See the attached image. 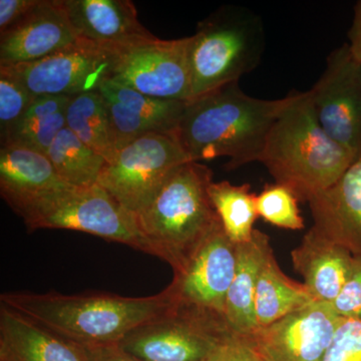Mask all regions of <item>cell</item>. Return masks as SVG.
<instances>
[{"instance_id":"6da1fadb","label":"cell","mask_w":361,"mask_h":361,"mask_svg":"<svg viewBox=\"0 0 361 361\" xmlns=\"http://www.w3.org/2000/svg\"><path fill=\"white\" fill-rule=\"evenodd\" d=\"M299 94L256 99L232 82L188 102L175 137L191 161L226 157L228 170L260 161L271 128Z\"/></svg>"},{"instance_id":"7a4b0ae2","label":"cell","mask_w":361,"mask_h":361,"mask_svg":"<svg viewBox=\"0 0 361 361\" xmlns=\"http://www.w3.org/2000/svg\"><path fill=\"white\" fill-rule=\"evenodd\" d=\"M176 299L169 285L153 296L4 293L0 303L82 345L118 344L140 325L167 310Z\"/></svg>"},{"instance_id":"3957f363","label":"cell","mask_w":361,"mask_h":361,"mask_svg":"<svg viewBox=\"0 0 361 361\" xmlns=\"http://www.w3.org/2000/svg\"><path fill=\"white\" fill-rule=\"evenodd\" d=\"M356 160L355 154L322 129L310 90L300 92L278 118L260 158L276 184L288 188L302 202L334 187Z\"/></svg>"},{"instance_id":"277c9868","label":"cell","mask_w":361,"mask_h":361,"mask_svg":"<svg viewBox=\"0 0 361 361\" xmlns=\"http://www.w3.org/2000/svg\"><path fill=\"white\" fill-rule=\"evenodd\" d=\"M213 172L199 161L175 169L144 210L135 216L154 255L184 273L204 242L222 223L209 187Z\"/></svg>"},{"instance_id":"5b68a950","label":"cell","mask_w":361,"mask_h":361,"mask_svg":"<svg viewBox=\"0 0 361 361\" xmlns=\"http://www.w3.org/2000/svg\"><path fill=\"white\" fill-rule=\"evenodd\" d=\"M265 49L263 21L253 11L222 6L197 25L190 44L191 99L255 70Z\"/></svg>"},{"instance_id":"8992f818","label":"cell","mask_w":361,"mask_h":361,"mask_svg":"<svg viewBox=\"0 0 361 361\" xmlns=\"http://www.w3.org/2000/svg\"><path fill=\"white\" fill-rule=\"evenodd\" d=\"M233 336L224 315L176 296L167 310L132 330L118 345L141 361H209Z\"/></svg>"},{"instance_id":"52a82bcc","label":"cell","mask_w":361,"mask_h":361,"mask_svg":"<svg viewBox=\"0 0 361 361\" xmlns=\"http://www.w3.org/2000/svg\"><path fill=\"white\" fill-rule=\"evenodd\" d=\"M28 231L75 230L154 255L135 216L99 184L70 187L40 202L23 217Z\"/></svg>"},{"instance_id":"ba28073f","label":"cell","mask_w":361,"mask_h":361,"mask_svg":"<svg viewBox=\"0 0 361 361\" xmlns=\"http://www.w3.org/2000/svg\"><path fill=\"white\" fill-rule=\"evenodd\" d=\"M191 37L174 40L155 35L125 44L102 45L110 56V82L158 99L190 102Z\"/></svg>"},{"instance_id":"9c48e42d","label":"cell","mask_w":361,"mask_h":361,"mask_svg":"<svg viewBox=\"0 0 361 361\" xmlns=\"http://www.w3.org/2000/svg\"><path fill=\"white\" fill-rule=\"evenodd\" d=\"M188 161H191L174 135L154 133L130 142L106 161L97 184L135 216L171 173Z\"/></svg>"},{"instance_id":"30bf717a","label":"cell","mask_w":361,"mask_h":361,"mask_svg":"<svg viewBox=\"0 0 361 361\" xmlns=\"http://www.w3.org/2000/svg\"><path fill=\"white\" fill-rule=\"evenodd\" d=\"M110 56L102 45L80 37L70 47L32 63L0 66V73L32 96L73 97L97 92L110 75Z\"/></svg>"},{"instance_id":"8fae6325","label":"cell","mask_w":361,"mask_h":361,"mask_svg":"<svg viewBox=\"0 0 361 361\" xmlns=\"http://www.w3.org/2000/svg\"><path fill=\"white\" fill-rule=\"evenodd\" d=\"M310 94L322 129L361 159V63L348 44L330 52L326 68Z\"/></svg>"},{"instance_id":"7c38bea8","label":"cell","mask_w":361,"mask_h":361,"mask_svg":"<svg viewBox=\"0 0 361 361\" xmlns=\"http://www.w3.org/2000/svg\"><path fill=\"white\" fill-rule=\"evenodd\" d=\"M341 319L331 304L313 301L247 339L261 361H320Z\"/></svg>"},{"instance_id":"4fadbf2b","label":"cell","mask_w":361,"mask_h":361,"mask_svg":"<svg viewBox=\"0 0 361 361\" xmlns=\"http://www.w3.org/2000/svg\"><path fill=\"white\" fill-rule=\"evenodd\" d=\"M236 267L237 244L221 224L204 242L184 273L174 276L170 285L180 300L225 316L228 291Z\"/></svg>"},{"instance_id":"5bb4252c","label":"cell","mask_w":361,"mask_h":361,"mask_svg":"<svg viewBox=\"0 0 361 361\" xmlns=\"http://www.w3.org/2000/svg\"><path fill=\"white\" fill-rule=\"evenodd\" d=\"M78 39L65 1L39 0L20 23L0 33V66L39 61Z\"/></svg>"},{"instance_id":"9a60e30c","label":"cell","mask_w":361,"mask_h":361,"mask_svg":"<svg viewBox=\"0 0 361 361\" xmlns=\"http://www.w3.org/2000/svg\"><path fill=\"white\" fill-rule=\"evenodd\" d=\"M110 118L115 154L149 134L174 135L187 102L158 99L106 80L101 85Z\"/></svg>"},{"instance_id":"2e32d148","label":"cell","mask_w":361,"mask_h":361,"mask_svg":"<svg viewBox=\"0 0 361 361\" xmlns=\"http://www.w3.org/2000/svg\"><path fill=\"white\" fill-rule=\"evenodd\" d=\"M70 187L44 154L25 147H1L0 194L21 218L40 202Z\"/></svg>"},{"instance_id":"e0dca14e","label":"cell","mask_w":361,"mask_h":361,"mask_svg":"<svg viewBox=\"0 0 361 361\" xmlns=\"http://www.w3.org/2000/svg\"><path fill=\"white\" fill-rule=\"evenodd\" d=\"M312 229L324 238L361 256V159L334 187L310 202Z\"/></svg>"},{"instance_id":"ac0fdd59","label":"cell","mask_w":361,"mask_h":361,"mask_svg":"<svg viewBox=\"0 0 361 361\" xmlns=\"http://www.w3.org/2000/svg\"><path fill=\"white\" fill-rule=\"evenodd\" d=\"M0 361H89L87 348L0 303Z\"/></svg>"},{"instance_id":"d6986e66","label":"cell","mask_w":361,"mask_h":361,"mask_svg":"<svg viewBox=\"0 0 361 361\" xmlns=\"http://www.w3.org/2000/svg\"><path fill=\"white\" fill-rule=\"evenodd\" d=\"M292 264L303 276L315 301L332 304L350 274L353 255L343 246L324 238L311 228L291 252Z\"/></svg>"},{"instance_id":"ffe728a7","label":"cell","mask_w":361,"mask_h":361,"mask_svg":"<svg viewBox=\"0 0 361 361\" xmlns=\"http://www.w3.org/2000/svg\"><path fill=\"white\" fill-rule=\"evenodd\" d=\"M63 1L80 37L94 44H125L154 35L140 23L135 4L130 0Z\"/></svg>"},{"instance_id":"44dd1931","label":"cell","mask_w":361,"mask_h":361,"mask_svg":"<svg viewBox=\"0 0 361 361\" xmlns=\"http://www.w3.org/2000/svg\"><path fill=\"white\" fill-rule=\"evenodd\" d=\"M271 249L269 237L254 230L250 241L237 244V267L226 300L225 318L237 336L248 338L258 329L256 286L261 266Z\"/></svg>"},{"instance_id":"7402d4cb","label":"cell","mask_w":361,"mask_h":361,"mask_svg":"<svg viewBox=\"0 0 361 361\" xmlns=\"http://www.w3.org/2000/svg\"><path fill=\"white\" fill-rule=\"evenodd\" d=\"M315 301L304 283L294 281L280 269L272 248L266 254L255 293V316L265 327Z\"/></svg>"},{"instance_id":"603a6c76","label":"cell","mask_w":361,"mask_h":361,"mask_svg":"<svg viewBox=\"0 0 361 361\" xmlns=\"http://www.w3.org/2000/svg\"><path fill=\"white\" fill-rule=\"evenodd\" d=\"M71 97H35L1 147L20 146L47 155L56 135L66 128Z\"/></svg>"},{"instance_id":"cb8c5ba5","label":"cell","mask_w":361,"mask_h":361,"mask_svg":"<svg viewBox=\"0 0 361 361\" xmlns=\"http://www.w3.org/2000/svg\"><path fill=\"white\" fill-rule=\"evenodd\" d=\"M66 127L106 161L115 155L110 118L99 90L71 97Z\"/></svg>"},{"instance_id":"d4e9b609","label":"cell","mask_w":361,"mask_h":361,"mask_svg":"<svg viewBox=\"0 0 361 361\" xmlns=\"http://www.w3.org/2000/svg\"><path fill=\"white\" fill-rule=\"evenodd\" d=\"M47 157L66 184L89 187L97 184L106 159L87 147L68 128H63Z\"/></svg>"},{"instance_id":"484cf974","label":"cell","mask_w":361,"mask_h":361,"mask_svg":"<svg viewBox=\"0 0 361 361\" xmlns=\"http://www.w3.org/2000/svg\"><path fill=\"white\" fill-rule=\"evenodd\" d=\"M209 195L227 236L235 244L250 241L258 218L256 195L250 185H232L228 180L212 182Z\"/></svg>"},{"instance_id":"4316f807","label":"cell","mask_w":361,"mask_h":361,"mask_svg":"<svg viewBox=\"0 0 361 361\" xmlns=\"http://www.w3.org/2000/svg\"><path fill=\"white\" fill-rule=\"evenodd\" d=\"M298 199L288 188L280 184L266 185L256 196V209L270 224L287 230H301L304 220L298 209Z\"/></svg>"},{"instance_id":"83f0119b","label":"cell","mask_w":361,"mask_h":361,"mask_svg":"<svg viewBox=\"0 0 361 361\" xmlns=\"http://www.w3.org/2000/svg\"><path fill=\"white\" fill-rule=\"evenodd\" d=\"M27 90L9 78L0 73V133L1 142L6 141L11 130L20 122L25 111L35 99Z\"/></svg>"},{"instance_id":"f1b7e54d","label":"cell","mask_w":361,"mask_h":361,"mask_svg":"<svg viewBox=\"0 0 361 361\" xmlns=\"http://www.w3.org/2000/svg\"><path fill=\"white\" fill-rule=\"evenodd\" d=\"M320 361H361V320L342 318Z\"/></svg>"},{"instance_id":"f546056e","label":"cell","mask_w":361,"mask_h":361,"mask_svg":"<svg viewBox=\"0 0 361 361\" xmlns=\"http://www.w3.org/2000/svg\"><path fill=\"white\" fill-rule=\"evenodd\" d=\"M331 305L341 317L361 320V256H353L348 281Z\"/></svg>"},{"instance_id":"4dcf8cb0","label":"cell","mask_w":361,"mask_h":361,"mask_svg":"<svg viewBox=\"0 0 361 361\" xmlns=\"http://www.w3.org/2000/svg\"><path fill=\"white\" fill-rule=\"evenodd\" d=\"M209 361H261L245 337L233 336Z\"/></svg>"},{"instance_id":"1f68e13d","label":"cell","mask_w":361,"mask_h":361,"mask_svg":"<svg viewBox=\"0 0 361 361\" xmlns=\"http://www.w3.org/2000/svg\"><path fill=\"white\" fill-rule=\"evenodd\" d=\"M39 0H0V33L20 23Z\"/></svg>"},{"instance_id":"d6a6232c","label":"cell","mask_w":361,"mask_h":361,"mask_svg":"<svg viewBox=\"0 0 361 361\" xmlns=\"http://www.w3.org/2000/svg\"><path fill=\"white\" fill-rule=\"evenodd\" d=\"M89 355V361H141L125 353L118 344L84 345Z\"/></svg>"},{"instance_id":"836d02e7","label":"cell","mask_w":361,"mask_h":361,"mask_svg":"<svg viewBox=\"0 0 361 361\" xmlns=\"http://www.w3.org/2000/svg\"><path fill=\"white\" fill-rule=\"evenodd\" d=\"M348 47L356 61L361 63V0L356 2L353 23L348 32Z\"/></svg>"}]
</instances>
